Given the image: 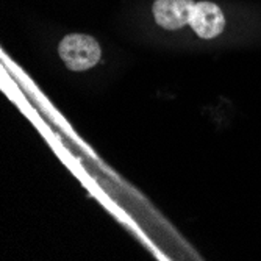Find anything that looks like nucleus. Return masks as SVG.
Here are the masks:
<instances>
[{"instance_id": "nucleus-3", "label": "nucleus", "mask_w": 261, "mask_h": 261, "mask_svg": "<svg viewBox=\"0 0 261 261\" xmlns=\"http://www.w3.org/2000/svg\"><path fill=\"white\" fill-rule=\"evenodd\" d=\"M194 0H155L152 11L155 22L164 30H180L189 23Z\"/></svg>"}, {"instance_id": "nucleus-1", "label": "nucleus", "mask_w": 261, "mask_h": 261, "mask_svg": "<svg viewBox=\"0 0 261 261\" xmlns=\"http://www.w3.org/2000/svg\"><path fill=\"white\" fill-rule=\"evenodd\" d=\"M58 54L67 69L75 70V72L94 67L102 57L100 45L96 38L83 33H72L64 36L58 45Z\"/></svg>"}, {"instance_id": "nucleus-2", "label": "nucleus", "mask_w": 261, "mask_h": 261, "mask_svg": "<svg viewBox=\"0 0 261 261\" xmlns=\"http://www.w3.org/2000/svg\"><path fill=\"white\" fill-rule=\"evenodd\" d=\"M189 25L202 39H213L224 32L225 17L216 4L203 0V2H196L189 16Z\"/></svg>"}]
</instances>
